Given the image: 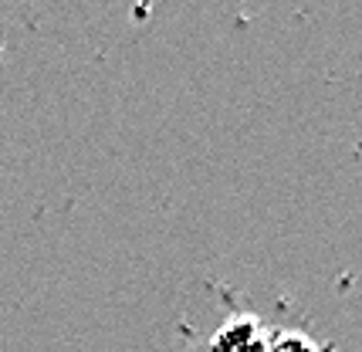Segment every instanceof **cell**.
Instances as JSON below:
<instances>
[{"label":"cell","instance_id":"cell-1","mask_svg":"<svg viewBox=\"0 0 362 352\" xmlns=\"http://www.w3.org/2000/svg\"><path fill=\"white\" fill-rule=\"evenodd\" d=\"M274 332V305H257L237 288H227L217 278L200 281L187 315L180 319L183 352H268Z\"/></svg>","mask_w":362,"mask_h":352},{"label":"cell","instance_id":"cell-2","mask_svg":"<svg viewBox=\"0 0 362 352\" xmlns=\"http://www.w3.org/2000/svg\"><path fill=\"white\" fill-rule=\"evenodd\" d=\"M268 352H339L329 336H322L315 322L301 312L291 298L274 302V332Z\"/></svg>","mask_w":362,"mask_h":352}]
</instances>
